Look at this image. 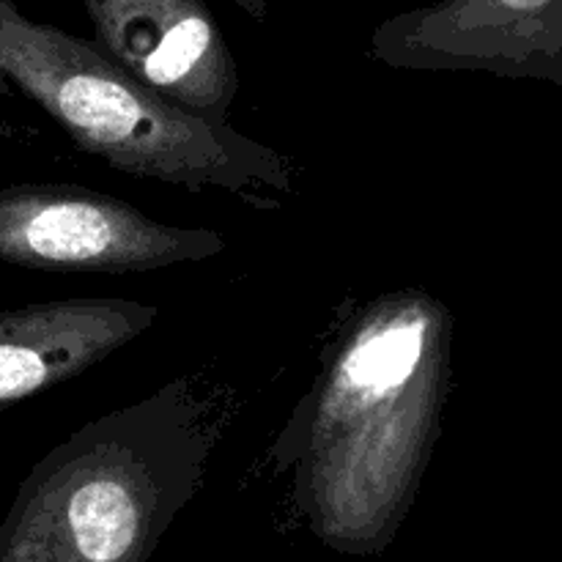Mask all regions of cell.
<instances>
[{"instance_id":"6da1fadb","label":"cell","mask_w":562,"mask_h":562,"mask_svg":"<svg viewBox=\"0 0 562 562\" xmlns=\"http://www.w3.org/2000/svg\"><path fill=\"white\" fill-rule=\"evenodd\" d=\"M456 324L442 300H373L329 351L272 456L324 547L379 554L415 505L439 439Z\"/></svg>"},{"instance_id":"7a4b0ae2","label":"cell","mask_w":562,"mask_h":562,"mask_svg":"<svg viewBox=\"0 0 562 562\" xmlns=\"http://www.w3.org/2000/svg\"><path fill=\"white\" fill-rule=\"evenodd\" d=\"M225 428L217 390L176 376L36 461L0 525V562H151Z\"/></svg>"},{"instance_id":"3957f363","label":"cell","mask_w":562,"mask_h":562,"mask_svg":"<svg viewBox=\"0 0 562 562\" xmlns=\"http://www.w3.org/2000/svg\"><path fill=\"white\" fill-rule=\"evenodd\" d=\"M0 69L53 115L77 148L110 168L192 192H231L256 209H280L294 165L228 121L181 108L126 75L97 42L33 22L0 0Z\"/></svg>"},{"instance_id":"277c9868","label":"cell","mask_w":562,"mask_h":562,"mask_svg":"<svg viewBox=\"0 0 562 562\" xmlns=\"http://www.w3.org/2000/svg\"><path fill=\"white\" fill-rule=\"evenodd\" d=\"M228 241L212 228L159 223L140 209L77 184L0 190V261L38 272H154L209 261Z\"/></svg>"},{"instance_id":"5b68a950","label":"cell","mask_w":562,"mask_h":562,"mask_svg":"<svg viewBox=\"0 0 562 562\" xmlns=\"http://www.w3.org/2000/svg\"><path fill=\"white\" fill-rule=\"evenodd\" d=\"M368 55L393 69L488 71L562 88V0H439L379 22Z\"/></svg>"},{"instance_id":"8992f818","label":"cell","mask_w":562,"mask_h":562,"mask_svg":"<svg viewBox=\"0 0 562 562\" xmlns=\"http://www.w3.org/2000/svg\"><path fill=\"white\" fill-rule=\"evenodd\" d=\"M93 42L181 108L228 121L239 69L206 0H82Z\"/></svg>"},{"instance_id":"52a82bcc","label":"cell","mask_w":562,"mask_h":562,"mask_svg":"<svg viewBox=\"0 0 562 562\" xmlns=\"http://www.w3.org/2000/svg\"><path fill=\"white\" fill-rule=\"evenodd\" d=\"M157 318L154 305L119 296H75L0 311V406L91 371Z\"/></svg>"},{"instance_id":"ba28073f","label":"cell","mask_w":562,"mask_h":562,"mask_svg":"<svg viewBox=\"0 0 562 562\" xmlns=\"http://www.w3.org/2000/svg\"><path fill=\"white\" fill-rule=\"evenodd\" d=\"M234 3L239 5V9L245 11L250 20H256V22L267 20V0H234Z\"/></svg>"},{"instance_id":"9c48e42d","label":"cell","mask_w":562,"mask_h":562,"mask_svg":"<svg viewBox=\"0 0 562 562\" xmlns=\"http://www.w3.org/2000/svg\"><path fill=\"white\" fill-rule=\"evenodd\" d=\"M9 86H11V80H9V77H5V71L0 69V93L9 91Z\"/></svg>"}]
</instances>
